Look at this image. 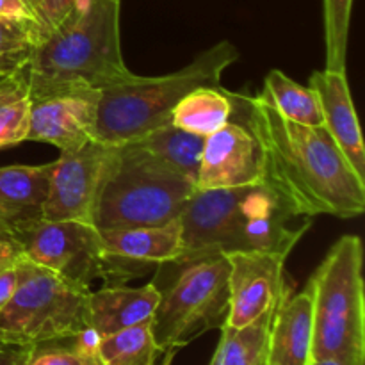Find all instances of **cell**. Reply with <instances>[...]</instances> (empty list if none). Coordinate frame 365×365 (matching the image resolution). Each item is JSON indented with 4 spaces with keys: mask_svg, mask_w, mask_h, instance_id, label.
<instances>
[{
    "mask_svg": "<svg viewBox=\"0 0 365 365\" xmlns=\"http://www.w3.org/2000/svg\"><path fill=\"white\" fill-rule=\"evenodd\" d=\"M39 39L34 18L0 16V77L25 70Z\"/></svg>",
    "mask_w": 365,
    "mask_h": 365,
    "instance_id": "24",
    "label": "cell"
},
{
    "mask_svg": "<svg viewBox=\"0 0 365 365\" xmlns=\"http://www.w3.org/2000/svg\"><path fill=\"white\" fill-rule=\"evenodd\" d=\"M309 365H342V364L335 362V360L331 359H312V362Z\"/></svg>",
    "mask_w": 365,
    "mask_h": 365,
    "instance_id": "33",
    "label": "cell"
},
{
    "mask_svg": "<svg viewBox=\"0 0 365 365\" xmlns=\"http://www.w3.org/2000/svg\"><path fill=\"white\" fill-rule=\"evenodd\" d=\"M130 143L138 145L145 152L152 153L153 157L166 163L168 166L177 170L184 177L191 178L196 185L205 138L184 130L173 123H168L146 132L145 135Z\"/></svg>",
    "mask_w": 365,
    "mask_h": 365,
    "instance_id": "20",
    "label": "cell"
},
{
    "mask_svg": "<svg viewBox=\"0 0 365 365\" xmlns=\"http://www.w3.org/2000/svg\"><path fill=\"white\" fill-rule=\"evenodd\" d=\"M0 16H32L31 4L27 0H0Z\"/></svg>",
    "mask_w": 365,
    "mask_h": 365,
    "instance_id": "32",
    "label": "cell"
},
{
    "mask_svg": "<svg viewBox=\"0 0 365 365\" xmlns=\"http://www.w3.org/2000/svg\"><path fill=\"white\" fill-rule=\"evenodd\" d=\"M282 118L309 127L324 123L319 98L310 86H302L280 70H271L259 93Z\"/></svg>",
    "mask_w": 365,
    "mask_h": 365,
    "instance_id": "22",
    "label": "cell"
},
{
    "mask_svg": "<svg viewBox=\"0 0 365 365\" xmlns=\"http://www.w3.org/2000/svg\"><path fill=\"white\" fill-rule=\"evenodd\" d=\"M312 359L365 365L364 245L359 235H342L310 277Z\"/></svg>",
    "mask_w": 365,
    "mask_h": 365,
    "instance_id": "6",
    "label": "cell"
},
{
    "mask_svg": "<svg viewBox=\"0 0 365 365\" xmlns=\"http://www.w3.org/2000/svg\"><path fill=\"white\" fill-rule=\"evenodd\" d=\"M121 0H75L68 16L39 39L27 66L31 100L77 89L100 91L132 75L120 36Z\"/></svg>",
    "mask_w": 365,
    "mask_h": 365,
    "instance_id": "3",
    "label": "cell"
},
{
    "mask_svg": "<svg viewBox=\"0 0 365 365\" xmlns=\"http://www.w3.org/2000/svg\"><path fill=\"white\" fill-rule=\"evenodd\" d=\"M234 96L232 120L245 123L266 153L267 180L299 212L353 220L365 210V182L330 132L282 118L260 95Z\"/></svg>",
    "mask_w": 365,
    "mask_h": 365,
    "instance_id": "1",
    "label": "cell"
},
{
    "mask_svg": "<svg viewBox=\"0 0 365 365\" xmlns=\"http://www.w3.org/2000/svg\"><path fill=\"white\" fill-rule=\"evenodd\" d=\"M20 282L0 309V334L20 344L64 341L89 330L91 289L71 282L29 259L18 262Z\"/></svg>",
    "mask_w": 365,
    "mask_h": 365,
    "instance_id": "8",
    "label": "cell"
},
{
    "mask_svg": "<svg viewBox=\"0 0 365 365\" xmlns=\"http://www.w3.org/2000/svg\"><path fill=\"white\" fill-rule=\"evenodd\" d=\"M228 257V317L230 327H245L267 310L277 309L289 289L285 259L280 253L252 252Z\"/></svg>",
    "mask_w": 365,
    "mask_h": 365,
    "instance_id": "12",
    "label": "cell"
},
{
    "mask_svg": "<svg viewBox=\"0 0 365 365\" xmlns=\"http://www.w3.org/2000/svg\"><path fill=\"white\" fill-rule=\"evenodd\" d=\"M107 146L95 139L77 150L61 152L59 159L50 163L48 191L43 202L41 220L93 225V207Z\"/></svg>",
    "mask_w": 365,
    "mask_h": 365,
    "instance_id": "10",
    "label": "cell"
},
{
    "mask_svg": "<svg viewBox=\"0 0 365 365\" xmlns=\"http://www.w3.org/2000/svg\"><path fill=\"white\" fill-rule=\"evenodd\" d=\"M323 11L324 45H327L324 70L346 73L353 0H323Z\"/></svg>",
    "mask_w": 365,
    "mask_h": 365,
    "instance_id": "27",
    "label": "cell"
},
{
    "mask_svg": "<svg viewBox=\"0 0 365 365\" xmlns=\"http://www.w3.org/2000/svg\"><path fill=\"white\" fill-rule=\"evenodd\" d=\"M36 346L9 341L0 334V365H27Z\"/></svg>",
    "mask_w": 365,
    "mask_h": 365,
    "instance_id": "29",
    "label": "cell"
},
{
    "mask_svg": "<svg viewBox=\"0 0 365 365\" xmlns=\"http://www.w3.org/2000/svg\"><path fill=\"white\" fill-rule=\"evenodd\" d=\"M75 0H34L32 2V16L38 24L41 38L52 32L73 7Z\"/></svg>",
    "mask_w": 365,
    "mask_h": 365,
    "instance_id": "28",
    "label": "cell"
},
{
    "mask_svg": "<svg viewBox=\"0 0 365 365\" xmlns=\"http://www.w3.org/2000/svg\"><path fill=\"white\" fill-rule=\"evenodd\" d=\"M96 351L103 365H153L159 349L150 323H143L98 339Z\"/></svg>",
    "mask_w": 365,
    "mask_h": 365,
    "instance_id": "25",
    "label": "cell"
},
{
    "mask_svg": "<svg viewBox=\"0 0 365 365\" xmlns=\"http://www.w3.org/2000/svg\"><path fill=\"white\" fill-rule=\"evenodd\" d=\"M234 114V96L221 86L198 88L184 96L171 114V123L202 138L223 128Z\"/></svg>",
    "mask_w": 365,
    "mask_h": 365,
    "instance_id": "19",
    "label": "cell"
},
{
    "mask_svg": "<svg viewBox=\"0 0 365 365\" xmlns=\"http://www.w3.org/2000/svg\"><path fill=\"white\" fill-rule=\"evenodd\" d=\"M266 180V153L259 138L245 123L230 120L207 135L196 189L239 187Z\"/></svg>",
    "mask_w": 365,
    "mask_h": 365,
    "instance_id": "11",
    "label": "cell"
},
{
    "mask_svg": "<svg viewBox=\"0 0 365 365\" xmlns=\"http://www.w3.org/2000/svg\"><path fill=\"white\" fill-rule=\"evenodd\" d=\"M309 86L319 98L324 128L330 132L355 173L365 182L364 138L346 73L323 68L319 71H314Z\"/></svg>",
    "mask_w": 365,
    "mask_h": 365,
    "instance_id": "14",
    "label": "cell"
},
{
    "mask_svg": "<svg viewBox=\"0 0 365 365\" xmlns=\"http://www.w3.org/2000/svg\"><path fill=\"white\" fill-rule=\"evenodd\" d=\"M274 310H267L245 327L223 324L210 365H267L269 330Z\"/></svg>",
    "mask_w": 365,
    "mask_h": 365,
    "instance_id": "21",
    "label": "cell"
},
{
    "mask_svg": "<svg viewBox=\"0 0 365 365\" xmlns=\"http://www.w3.org/2000/svg\"><path fill=\"white\" fill-rule=\"evenodd\" d=\"M98 232L107 255L139 266L153 267L173 262L184 253L178 220L159 227L109 228Z\"/></svg>",
    "mask_w": 365,
    "mask_h": 365,
    "instance_id": "17",
    "label": "cell"
},
{
    "mask_svg": "<svg viewBox=\"0 0 365 365\" xmlns=\"http://www.w3.org/2000/svg\"><path fill=\"white\" fill-rule=\"evenodd\" d=\"M166 282L150 321L159 353L177 351L209 330H220L228 317L230 262L223 253L192 257L157 266Z\"/></svg>",
    "mask_w": 365,
    "mask_h": 365,
    "instance_id": "7",
    "label": "cell"
},
{
    "mask_svg": "<svg viewBox=\"0 0 365 365\" xmlns=\"http://www.w3.org/2000/svg\"><path fill=\"white\" fill-rule=\"evenodd\" d=\"M50 164L0 168V225L11 232L41 217Z\"/></svg>",
    "mask_w": 365,
    "mask_h": 365,
    "instance_id": "18",
    "label": "cell"
},
{
    "mask_svg": "<svg viewBox=\"0 0 365 365\" xmlns=\"http://www.w3.org/2000/svg\"><path fill=\"white\" fill-rule=\"evenodd\" d=\"M195 191L191 178L134 143L109 145L100 171L93 225L109 230L171 223L180 217Z\"/></svg>",
    "mask_w": 365,
    "mask_h": 365,
    "instance_id": "5",
    "label": "cell"
},
{
    "mask_svg": "<svg viewBox=\"0 0 365 365\" xmlns=\"http://www.w3.org/2000/svg\"><path fill=\"white\" fill-rule=\"evenodd\" d=\"M314 319L309 289L284 296L269 330L267 365H309L312 362Z\"/></svg>",
    "mask_w": 365,
    "mask_h": 365,
    "instance_id": "16",
    "label": "cell"
},
{
    "mask_svg": "<svg viewBox=\"0 0 365 365\" xmlns=\"http://www.w3.org/2000/svg\"><path fill=\"white\" fill-rule=\"evenodd\" d=\"M182 227L185 260L210 253H280L287 257L309 232L312 217L269 180L225 189H196L184 212Z\"/></svg>",
    "mask_w": 365,
    "mask_h": 365,
    "instance_id": "2",
    "label": "cell"
},
{
    "mask_svg": "<svg viewBox=\"0 0 365 365\" xmlns=\"http://www.w3.org/2000/svg\"><path fill=\"white\" fill-rule=\"evenodd\" d=\"M98 91L56 93L31 100L27 141L46 143L61 152H71L96 139Z\"/></svg>",
    "mask_w": 365,
    "mask_h": 365,
    "instance_id": "13",
    "label": "cell"
},
{
    "mask_svg": "<svg viewBox=\"0 0 365 365\" xmlns=\"http://www.w3.org/2000/svg\"><path fill=\"white\" fill-rule=\"evenodd\" d=\"M98 335L86 330L77 337L36 346L27 365H103L96 346Z\"/></svg>",
    "mask_w": 365,
    "mask_h": 365,
    "instance_id": "26",
    "label": "cell"
},
{
    "mask_svg": "<svg viewBox=\"0 0 365 365\" xmlns=\"http://www.w3.org/2000/svg\"><path fill=\"white\" fill-rule=\"evenodd\" d=\"M6 234H9V232H7L6 228H4L2 225H0V237H2V235H6Z\"/></svg>",
    "mask_w": 365,
    "mask_h": 365,
    "instance_id": "34",
    "label": "cell"
},
{
    "mask_svg": "<svg viewBox=\"0 0 365 365\" xmlns=\"http://www.w3.org/2000/svg\"><path fill=\"white\" fill-rule=\"evenodd\" d=\"M239 59V50L228 39L203 50L189 64L160 77L132 73L98 91L96 141L121 145L146 132L171 123V114L192 89L221 86V75Z\"/></svg>",
    "mask_w": 365,
    "mask_h": 365,
    "instance_id": "4",
    "label": "cell"
},
{
    "mask_svg": "<svg viewBox=\"0 0 365 365\" xmlns=\"http://www.w3.org/2000/svg\"><path fill=\"white\" fill-rule=\"evenodd\" d=\"M9 235L20 245L25 259L88 287L95 278H102L106 285L125 284L152 271L107 255L98 228L91 223L39 217L13 228Z\"/></svg>",
    "mask_w": 365,
    "mask_h": 365,
    "instance_id": "9",
    "label": "cell"
},
{
    "mask_svg": "<svg viewBox=\"0 0 365 365\" xmlns=\"http://www.w3.org/2000/svg\"><path fill=\"white\" fill-rule=\"evenodd\" d=\"M159 289L153 284L128 287L125 284L103 285L89 292V330L100 339L138 324L150 323L159 303Z\"/></svg>",
    "mask_w": 365,
    "mask_h": 365,
    "instance_id": "15",
    "label": "cell"
},
{
    "mask_svg": "<svg viewBox=\"0 0 365 365\" xmlns=\"http://www.w3.org/2000/svg\"><path fill=\"white\" fill-rule=\"evenodd\" d=\"M31 95L27 68L0 77V150L27 141Z\"/></svg>",
    "mask_w": 365,
    "mask_h": 365,
    "instance_id": "23",
    "label": "cell"
},
{
    "mask_svg": "<svg viewBox=\"0 0 365 365\" xmlns=\"http://www.w3.org/2000/svg\"><path fill=\"white\" fill-rule=\"evenodd\" d=\"M20 282V273H18V264H14L9 269L0 273V309L13 298L14 291Z\"/></svg>",
    "mask_w": 365,
    "mask_h": 365,
    "instance_id": "31",
    "label": "cell"
},
{
    "mask_svg": "<svg viewBox=\"0 0 365 365\" xmlns=\"http://www.w3.org/2000/svg\"><path fill=\"white\" fill-rule=\"evenodd\" d=\"M21 259H24V252H21L20 245L9 234L2 235L0 237V273L13 267Z\"/></svg>",
    "mask_w": 365,
    "mask_h": 365,
    "instance_id": "30",
    "label": "cell"
}]
</instances>
